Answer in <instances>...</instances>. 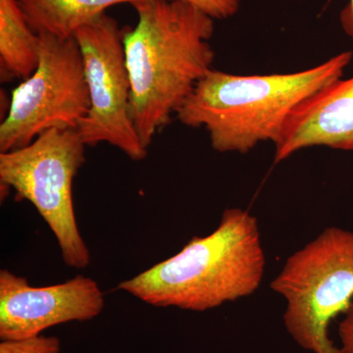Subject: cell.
I'll list each match as a JSON object with an SVG mask.
<instances>
[{
	"label": "cell",
	"instance_id": "7c38bea8",
	"mask_svg": "<svg viewBox=\"0 0 353 353\" xmlns=\"http://www.w3.org/2000/svg\"><path fill=\"white\" fill-rule=\"evenodd\" d=\"M61 343L57 336L43 334L16 341H1L0 353H60Z\"/></svg>",
	"mask_w": 353,
	"mask_h": 353
},
{
	"label": "cell",
	"instance_id": "5b68a950",
	"mask_svg": "<svg viewBox=\"0 0 353 353\" xmlns=\"http://www.w3.org/2000/svg\"><path fill=\"white\" fill-rule=\"evenodd\" d=\"M78 130L52 129L29 145L0 152V185L4 196L15 190L31 202L57 238L62 259L71 268L90 263V253L77 224L74 179L85 161Z\"/></svg>",
	"mask_w": 353,
	"mask_h": 353
},
{
	"label": "cell",
	"instance_id": "52a82bcc",
	"mask_svg": "<svg viewBox=\"0 0 353 353\" xmlns=\"http://www.w3.org/2000/svg\"><path fill=\"white\" fill-rule=\"evenodd\" d=\"M82 53L90 108L79 125L83 143L115 146L134 161L148 157L130 113L131 80L124 48V29L103 14L75 37Z\"/></svg>",
	"mask_w": 353,
	"mask_h": 353
},
{
	"label": "cell",
	"instance_id": "8992f818",
	"mask_svg": "<svg viewBox=\"0 0 353 353\" xmlns=\"http://www.w3.org/2000/svg\"><path fill=\"white\" fill-rule=\"evenodd\" d=\"M38 67L12 92L0 125V152L19 150L52 129L78 130L90 108L80 46L75 38L39 34Z\"/></svg>",
	"mask_w": 353,
	"mask_h": 353
},
{
	"label": "cell",
	"instance_id": "5bb4252c",
	"mask_svg": "<svg viewBox=\"0 0 353 353\" xmlns=\"http://www.w3.org/2000/svg\"><path fill=\"white\" fill-rule=\"evenodd\" d=\"M339 334L343 353H353V301L345 312V318L340 323Z\"/></svg>",
	"mask_w": 353,
	"mask_h": 353
},
{
	"label": "cell",
	"instance_id": "9c48e42d",
	"mask_svg": "<svg viewBox=\"0 0 353 353\" xmlns=\"http://www.w3.org/2000/svg\"><path fill=\"white\" fill-rule=\"evenodd\" d=\"M274 145V163L316 146L353 152V77L340 79L301 103Z\"/></svg>",
	"mask_w": 353,
	"mask_h": 353
},
{
	"label": "cell",
	"instance_id": "9a60e30c",
	"mask_svg": "<svg viewBox=\"0 0 353 353\" xmlns=\"http://www.w3.org/2000/svg\"><path fill=\"white\" fill-rule=\"evenodd\" d=\"M340 22L343 32L353 41V0H350L347 6L341 10Z\"/></svg>",
	"mask_w": 353,
	"mask_h": 353
},
{
	"label": "cell",
	"instance_id": "8fae6325",
	"mask_svg": "<svg viewBox=\"0 0 353 353\" xmlns=\"http://www.w3.org/2000/svg\"><path fill=\"white\" fill-rule=\"evenodd\" d=\"M41 38L26 20L17 0H0V68L2 80L29 78L38 67Z\"/></svg>",
	"mask_w": 353,
	"mask_h": 353
},
{
	"label": "cell",
	"instance_id": "277c9868",
	"mask_svg": "<svg viewBox=\"0 0 353 353\" xmlns=\"http://www.w3.org/2000/svg\"><path fill=\"white\" fill-rule=\"evenodd\" d=\"M271 289L285 301V327L299 347L343 353L329 327L353 301V232L326 228L285 260Z\"/></svg>",
	"mask_w": 353,
	"mask_h": 353
},
{
	"label": "cell",
	"instance_id": "4fadbf2b",
	"mask_svg": "<svg viewBox=\"0 0 353 353\" xmlns=\"http://www.w3.org/2000/svg\"><path fill=\"white\" fill-rule=\"evenodd\" d=\"M194 4L213 19H227L238 12L241 0H185Z\"/></svg>",
	"mask_w": 353,
	"mask_h": 353
},
{
	"label": "cell",
	"instance_id": "7a4b0ae2",
	"mask_svg": "<svg viewBox=\"0 0 353 353\" xmlns=\"http://www.w3.org/2000/svg\"><path fill=\"white\" fill-rule=\"evenodd\" d=\"M353 58L345 51L303 71L234 75L209 70L176 113L185 126L205 128L221 153L245 154L261 143H277L301 103L340 80Z\"/></svg>",
	"mask_w": 353,
	"mask_h": 353
},
{
	"label": "cell",
	"instance_id": "ba28073f",
	"mask_svg": "<svg viewBox=\"0 0 353 353\" xmlns=\"http://www.w3.org/2000/svg\"><path fill=\"white\" fill-rule=\"evenodd\" d=\"M104 305V294L92 278L79 275L39 288L6 269L0 271L1 341L32 338L57 325L88 321L101 314Z\"/></svg>",
	"mask_w": 353,
	"mask_h": 353
},
{
	"label": "cell",
	"instance_id": "30bf717a",
	"mask_svg": "<svg viewBox=\"0 0 353 353\" xmlns=\"http://www.w3.org/2000/svg\"><path fill=\"white\" fill-rule=\"evenodd\" d=\"M138 1L141 0H17L32 31L61 39L74 38L110 7Z\"/></svg>",
	"mask_w": 353,
	"mask_h": 353
},
{
	"label": "cell",
	"instance_id": "6da1fadb",
	"mask_svg": "<svg viewBox=\"0 0 353 353\" xmlns=\"http://www.w3.org/2000/svg\"><path fill=\"white\" fill-rule=\"evenodd\" d=\"M132 6L138 24L124 29L130 113L148 148L212 69L214 19L185 0H141Z\"/></svg>",
	"mask_w": 353,
	"mask_h": 353
},
{
	"label": "cell",
	"instance_id": "3957f363",
	"mask_svg": "<svg viewBox=\"0 0 353 353\" xmlns=\"http://www.w3.org/2000/svg\"><path fill=\"white\" fill-rule=\"evenodd\" d=\"M265 267L259 221L245 209L229 208L212 233L194 236L118 289L155 307L202 312L252 296Z\"/></svg>",
	"mask_w": 353,
	"mask_h": 353
}]
</instances>
